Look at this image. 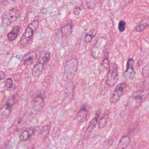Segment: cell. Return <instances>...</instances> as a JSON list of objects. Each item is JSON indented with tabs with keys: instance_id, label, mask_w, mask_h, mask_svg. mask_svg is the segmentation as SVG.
Listing matches in <instances>:
<instances>
[{
	"instance_id": "1",
	"label": "cell",
	"mask_w": 149,
	"mask_h": 149,
	"mask_svg": "<svg viewBox=\"0 0 149 149\" xmlns=\"http://www.w3.org/2000/svg\"><path fill=\"white\" fill-rule=\"evenodd\" d=\"M38 21H33L30 24L20 39L19 43L21 45H25L29 43L33 36L35 31L38 28Z\"/></svg>"
},
{
	"instance_id": "2",
	"label": "cell",
	"mask_w": 149,
	"mask_h": 149,
	"mask_svg": "<svg viewBox=\"0 0 149 149\" xmlns=\"http://www.w3.org/2000/svg\"><path fill=\"white\" fill-rule=\"evenodd\" d=\"M78 67V62L76 59H71L66 62L65 66L64 74L68 79L74 78Z\"/></svg>"
},
{
	"instance_id": "3",
	"label": "cell",
	"mask_w": 149,
	"mask_h": 149,
	"mask_svg": "<svg viewBox=\"0 0 149 149\" xmlns=\"http://www.w3.org/2000/svg\"><path fill=\"white\" fill-rule=\"evenodd\" d=\"M50 54L49 52H46L45 56L39 58L37 63L34 66L32 71V75L35 77L40 76L42 73L44 65L48 63L50 59Z\"/></svg>"
},
{
	"instance_id": "4",
	"label": "cell",
	"mask_w": 149,
	"mask_h": 149,
	"mask_svg": "<svg viewBox=\"0 0 149 149\" xmlns=\"http://www.w3.org/2000/svg\"><path fill=\"white\" fill-rule=\"evenodd\" d=\"M19 12L17 10L12 9L5 12L2 17L3 23L8 26L17 20L19 16Z\"/></svg>"
},
{
	"instance_id": "5",
	"label": "cell",
	"mask_w": 149,
	"mask_h": 149,
	"mask_svg": "<svg viewBox=\"0 0 149 149\" xmlns=\"http://www.w3.org/2000/svg\"><path fill=\"white\" fill-rule=\"evenodd\" d=\"M119 76H118V68L117 65L113 64L112 65L111 69H109L107 76V85L109 86H113L116 84L118 81Z\"/></svg>"
},
{
	"instance_id": "6",
	"label": "cell",
	"mask_w": 149,
	"mask_h": 149,
	"mask_svg": "<svg viewBox=\"0 0 149 149\" xmlns=\"http://www.w3.org/2000/svg\"><path fill=\"white\" fill-rule=\"evenodd\" d=\"M126 87L127 85L125 83H121L117 85L110 96V103L114 104L117 102L121 97L123 92Z\"/></svg>"
},
{
	"instance_id": "7",
	"label": "cell",
	"mask_w": 149,
	"mask_h": 149,
	"mask_svg": "<svg viewBox=\"0 0 149 149\" xmlns=\"http://www.w3.org/2000/svg\"><path fill=\"white\" fill-rule=\"evenodd\" d=\"M134 60L130 58L128 60L127 64V70L123 73V77L127 80H132L135 77L136 72L134 68Z\"/></svg>"
},
{
	"instance_id": "8",
	"label": "cell",
	"mask_w": 149,
	"mask_h": 149,
	"mask_svg": "<svg viewBox=\"0 0 149 149\" xmlns=\"http://www.w3.org/2000/svg\"><path fill=\"white\" fill-rule=\"evenodd\" d=\"M100 113H97L95 117L93 118L89 122L88 126L84 133V139L85 140H88L91 136L95 128L98 123V119L100 117Z\"/></svg>"
},
{
	"instance_id": "9",
	"label": "cell",
	"mask_w": 149,
	"mask_h": 149,
	"mask_svg": "<svg viewBox=\"0 0 149 149\" xmlns=\"http://www.w3.org/2000/svg\"><path fill=\"white\" fill-rule=\"evenodd\" d=\"M44 107V101L42 97L38 96L36 97L33 101L32 108L34 111L39 112L42 111Z\"/></svg>"
},
{
	"instance_id": "10",
	"label": "cell",
	"mask_w": 149,
	"mask_h": 149,
	"mask_svg": "<svg viewBox=\"0 0 149 149\" xmlns=\"http://www.w3.org/2000/svg\"><path fill=\"white\" fill-rule=\"evenodd\" d=\"M87 115V110L86 107H83L79 110L76 116V120L79 122L82 123L84 122L86 120Z\"/></svg>"
},
{
	"instance_id": "11",
	"label": "cell",
	"mask_w": 149,
	"mask_h": 149,
	"mask_svg": "<svg viewBox=\"0 0 149 149\" xmlns=\"http://www.w3.org/2000/svg\"><path fill=\"white\" fill-rule=\"evenodd\" d=\"M37 54L36 52H30L24 56L22 61L25 65L31 64L33 63L34 59L36 58Z\"/></svg>"
},
{
	"instance_id": "12",
	"label": "cell",
	"mask_w": 149,
	"mask_h": 149,
	"mask_svg": "<svg viewBox=\"0 0 149 149\" xmlns=\"http://www.w3.org/2000/svg\"><path fill=\"white\" fill-rule=\"evenodd\" d=\"M20 27L19 26H15L10 32L8 33L7 38L9 41H12L15 40L17 38L18 33L20 31Z\"/></svg>"
},
{
	"instance_id": "13",
	"label": "cell",
	"mask_w": 149,
	"mask_h": 149,
	"mask_svg": "<svg viewBox=\"0 0 149 149\" xmlns=\"http://www.w3.org/2000/svg\"><path fill=\"white\" fill-rule=\"evenodd\" d=\"M145 93H143L142 91H138L135 92L132 95V99L134 100L136 104H139L143 101L145 97Z\"/></svg>"
},
{
	"instance_id": "14",
	"label": "cell",
	"mask_w": 149,
	"mask_h": 149,
	"mask_svg": "<svg viewBox=\"0 0 149 149\" xmlns=\"http://www.w3.org/2000/svg\"><path fill=\"white\" fill-rule=\"evenodd\" d=\"M130 139L128 136H124L121 139L118 146L117 148L124 149L126 148L129 145L130 143Z\"/></svg>"
},
{
	"instance_id": "15",
	"label": "cell",
	"mask_w": 149,
	"mask_h": 149,
	"mask_svg": "<svg viewBox=\"0 0 149 149\" xmlns=\"http://www.w3.org/2000/svg\"><path fill=\"white\" fill-rule=\"evenodd\" d=\"M51 129V126L46 125L42 127L41 130V135L42 138L44 141L47 139Z\"/></svg>"
},
{
	"instance_id": "16",
	"label": "cell",
	"mask_w": 149,
	"mask_h": 149,
	"mask_svg": "<svg viewBox=\"0 0 149 149\" xmlns=\"http://www.w3.org/2000/svg\"><path fill=\"white\" fill-rule=\"evenodd\" d=\"M72 25L68 24L63 26L61 29V32L62 34L65 36H69L71 34L72 31Z\"/></svg>"
},
{
	"instance_id": "17",
	"label": "cell",
	"mask_w": 149,
	"mask_h": 149,
	"mask_svg": "<svg viewBox=\"0 0 149 149\" xmlns=\"http://www.w3.org/2000/svg\"><path fill=\"white\" fill-rule=\"evenodd\" d=\"M97 31L95 29H92L86 34L85 37V41L87 43H90L94 37L95 36Z\"/></svg>"
},
{
	"instance_id": "18",
	"label": "cell",
	"mask_w": 149,
	"mask_h": 149,
	"mask_svg": "<svg viewBox=\"0 0 149 149\" xmlns=\"http://www.w3.org/2000/svg\"><path fill=\"white\" fill-rule=\"evenodd\" d=\"M32 134V131L30 132L28 130H25L23 131L20 136V139L22 141H28L30 139L31 134Z\"/></svg>"
},
{
	"instance_id": "19",
	"label": "cell",
	"mask_w": 149,
	"mask_h": 149,
	"mask_svg": "<svg viewBox=\"0 0 149 149\" xmlns=\"http://www.w3.org/2000/svg\"><path fill=\"white\" fill-rule=\"evenodd\" d=\"M109 118V115L105 114L103 117L100 119L99 122V128L100 129L103 128L107 126L108 120Z\"/></svg>"
},
{
	"instance_id": "20",
	"label": "cell",
	"mask_w": 149,
	"mask_h": 149,
	"mask_svg": "<svg viewBox=\"0 0 149 149\" xmlns=\"http://www.w3.org/2000/svg\"><path fill=\"white\" fill-rule=\"evenodd\" d=\"M149 26V24L145 22H141L136 28V30L138 32H141Z\"/></svg>"
},
{
	"instance_id": "21",
	"label": "cell",
	"mask_w": 149,
	"mask_h": 149,
	"mask_svg": "<svg viewBox=\"0 0 149 149\" xmlns=\"http://www.w3.org/2000/svg\"><path fill=\"white\" fill-rule=\"evenodd\" d=\"M126 22L123 20L120 21L118 25V29L120 32H123L125 31L126 28Z\"/></svg>"
},
{
	"instance_id": "22",
	"label": "cell",
	"mask_w": 149,
	"mask_h": 149,
	"mask_svg": "<svg viewBox=\"0 0 149 149\" xmlns=\"http://www.w3.org/2000/svg\"><path fill=\"white\" fill-rule=\"evenodd\" d=\"M5 87L6 89H10L13 85V81L10 78H8L5 80Z\"/></svg>"
},
{
	"instance_id": "23",
	"label": "cell",
	"mask_w": 149,
	"mask_h": 149,
	"mask_svg": "<svg viewBox=\"0 0 149 149\" xmlns=\"http://www.w3.org/2000/svg\"><path fill=\"white\" fill-rule=\"evenodd\" d=\"M102 65L107 70H109V69H110V64H109V61L107 58L104 59V60L102 61Z\"/></svg>"
},
{
	"instance_id": "24",
	"label": "cell",
	"mask_w": 149,
	"mask_h": 149,
	"mask_svg": "<svg viewBox=\"0 0 149 149\" xmlns=\"http://www.w3.org/2000/svg\"><path fill=\"white\" fill-rule=\"evenodd\" d=\"M142 74L144 77H149V64L143 68Z\"/></svg>"
},
{
	"instance_id": "25",
	"label": "cell",
	"mask_w": 149,
	"mask_h": 149,
	"mask_svg": "<svg viewBox=\"0 0 149 149\" xmlns=\"http://www.w3.org/2000/svg\"><path fill=\"white\" fill-rule=\"evenodd\" d=\"M14 99H10L9 100L6 104V107L7 109H10V108L12 107V106L14 105Z\"/></svg>"
},
{
	"instance_id": "26",
	"label": "cell",
	"mask_w": 149,
	"mask_h": 149,
	"mask_svg": "<svg viewBox=\"0 0 149 149\" xmlns=\"http://www.w3.org/2000/svg\"><path fill=\"white\" fill-rule=\"evenodd\" d=\"M5 75L4 73L2 71H0V80L3 79L5 78Z\"/></svg>"
}]
</instances>
